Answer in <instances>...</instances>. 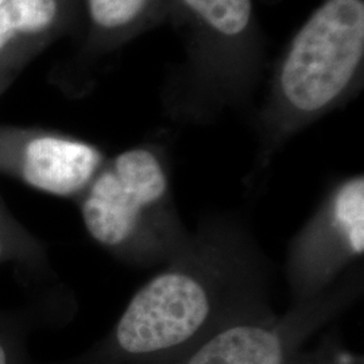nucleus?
I'll use <instances>...</instances> for the list:
<instances>
[{
  "label": "nucleus",
  "mask_w": 364,
  "mask_h": 364,
  "mask_svg": "<svg viewBox=\"0 0 364 364\" xmlns=\"http://www.w3.org/2000/svg\"><path fill=\"white\" fill-rule=\"evenodd\" d=\"M102 162V153L92 144L42 135L23 147L18 174L39 192L72 197L85 192Z\"/></svg>",
  "instance_id": "obj_6"
},
{
  "label": "nucleus",
  "mask_w": 364,
  "mask_h": 364,
  "mask_svg": "<svg viewBox=\"0 0 364 364\" xmlns=\"http://www.w3.org/2000/svg\"><path fill=\"white\" fill-rule=\"evenodd\" d=\"M209 26L224 36H237L251 18V0H183Z\"/></svg>",
  "instance_id": "obj_8"
},
{
  "label": "nucleus",
  "mask_w": 364,
  "mask_h": 364,
  "mask_svg": "<svg viewBox=\"0 0 364 364\" xmlns=\"http://www.w3.org/2000/svg\"><path fill=\"white\" fill-rule=\"evenodd\" d=\"M4 1H6V0H0V6H1Z\"/></svg>",
  "instance_id": "obj_12"
},
{
  "label": "nucleus",
  "mask_w": 364,
  "mask_h": 364,
  "mask_svg": "<svg viewBox=\"0 0 364 364\" xmlns=\"http://www.w3.org/2000/svg\"><path fill=\"white\" fill-rule=\"evenodd\" d=\"M351 290L323 291L299 301L282 317L258 306L213 329L195 346L164 364H287L299 343L336 312Z\"/></svg>",
  "instance_id": "obj_4"
},
{
  "label": "nucleus",
  "mask_w": 364,
  "mask_h": 364,
  "mask_svg": "<svg viewBox=\"0 0 364 364\" xmlns=\"http://www.w3.org/2000/svg\"><path fill=\"white\" fill-rule=\"evenodd\" d=\"M57 15V0H6L0 6V50L22 33H39Z\"/></svg>",
  "instance_id": "obj_7"
},
{
  "label": "nucleus",
  "mask_w": 364,
  "mask_h": 364,
  "mask_svg": "<svg viewBox=\"0 0 364 364\" xmlns=\"http://www.w3.org/2000/svg\"><path fill=\"white\" fill-rule=\"evenodd\" d=\"M364 252V180L356 176L326 196L290 250L287 274L299 301L313 299Z\"/></svg>",
  "instance_id": "obj_5"
},
{
  "label": "nucleus",
  "mask_w": 364,
  "mask_h": 364,
  "mask_svg": "<svg viewBox=\"0 0 364 364\" xmlns=\"http://www.w3.org/2000/svg\"><path fill=\"white\" fill-rule=\"evenodd\" d=\"M149 0H88L96 25L105 28L126 26L144 11Z\"/></svg>",
  "instance_id": "obj_9"
},
{
  "label": "nucleus",
  "mask_w": 364,
  "mask_h": 364,
  "mask_svg": "<svg viewBox=\"0 0 364 364\" xmlns=\"http://www.w3.org/2000/svg\"><path fill=\"white\" fill-rule=\"evenodd\" d=\"M364 50L363 0H326L299 30L281 72L291 108L313 114L348 87Z\"/></svg>",
  "instance_id": "obj_3"
},
{
  "label": "nucleus",
  "mask_w": 364,
  "mask_h": 364,
  "mask_svg": "<svg viewBox=\"0 0 364 364\" xmlns=\"http://www.w3.org/2000/svg\"><path fill=\"white\" fill-rule=\"evenodd\" d=\"M240 235L189 237L130 299L111 333L68 364H164L213 329L260 305V262Z\"/></svg>",
  "instance_id": "obj_1"
},
{
  "label": "nucleus",
  "mask_w": 364,
  "mask_h": 364,
  "mask_svg": "<svg viewBox=\"0 0 364 364\" xmlns=\"http://www.w3.org/2000/svg\"><path fill=\"white\" fill-rule=\"evenodd\" d=\"M0 364H30L22 336L7 326H0Z\"/></svg>",
  "instance_id": "obj_10"
},
{
  "label": "nucleus",
  "mask_w": 364,
  "mask_h": 364,
  "mask_svg": "<svg viewBox=\"0 0 364 364\" xmlns=\"http://www.w3.org/2000/svg\"><path fill=\"white\" fill-rule=\"evenodd\" d=\"M7 254H9V239L6 234V227L0 219V260L4 259Z\"/></svg>",
  "instance_id": "obj_11"
},
{
  "label": "nucleus",
  "mask_w": 364,
  "mask_h": 364,
  "mask_svg": "<svg viewBox=\"0 0 364 364\" xmlns=\"http://www.w3.org/2000/svg\"><path fill=\"white\" fill-rule=\"evenodd\" d=\"M81 198V219L102 247L136 262L171 259L186 242L169 177L147 149H131L100 169Z\"/></svg>",
  "instance_id": "obj_2"
}]
</instances>
